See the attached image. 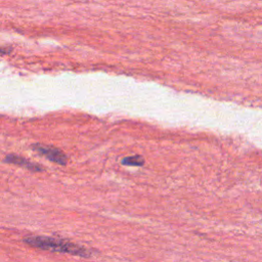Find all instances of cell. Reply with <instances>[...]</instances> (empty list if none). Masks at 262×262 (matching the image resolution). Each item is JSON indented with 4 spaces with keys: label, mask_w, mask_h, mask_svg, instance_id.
<instances>
[{
    "label": "cell",
    "mask_w": 262,
    "mask_h": 262,
    "mask_svg": "<svg viewBox=\"0 0 262 262\" xmlns=\"http://www.w3.org/2000/svg\"><path fill=\"white\" fill-rule=\"evenodd\" d=\"M32 148L39 152L40 155H43L45 158L50 160L51 162H54L59 165H66L68 162L67 156L58 148L53 146H48L40 143H36L32 145Z\"/></svg>",
    "instance_id": "obj_2"
},
{
    "label": "cell",
    "mask_w": 262,
    "mask_h": 262,
    "mask_svg": "<svg viewBox=\"0 0 262 262\" xmlns=\"http://www.w3.org/2000/svg\"><path fill=\"white\" fill-rule=\"evenodd\" d=\"M143 163H144V160L139 156L128 157L122 160V164L128 165V166H141L143 165Z\"/></svg>",
    "instance_id": "obj_4"
},
{
    "label": "cell",
    "mask_w": 262,
    "mask_h": 262,
    "mask_svg": "<svg viewBox=\"0 0 262 262\" xmlns=\"http://www.w3.org/2000/svg\"><path fill=\"white\" fill-rule=\"evenodd\" d=\"M5 162L13 164V165H17L19 167L26 168V169H28L30 171H33V172L43 170V168L41 166H39L38 164L30 162L29 160H27L25 158H21L19 156H16V155H7L6 158H5Z\"/></svg>",
    "instance_id": "obj_3"
},
{
    "label": "cell",
    "mask_w": 262,
    "mask_h": 262,
    "mask_svg": "<svg viewBox=\"0 0 262 262\" xmlns=\"http://www.w3.org/2000/svg\"><path fill=\"white\" fill-rule=\"evenodd\" d=\"M23 242L30 247L44 251L71 254L83 258H89L92 256V252L89 249L61 238L44 235H31L25 237Z\"/></svg>",
    "instance_id": "obj_1"
}]
</instances>
